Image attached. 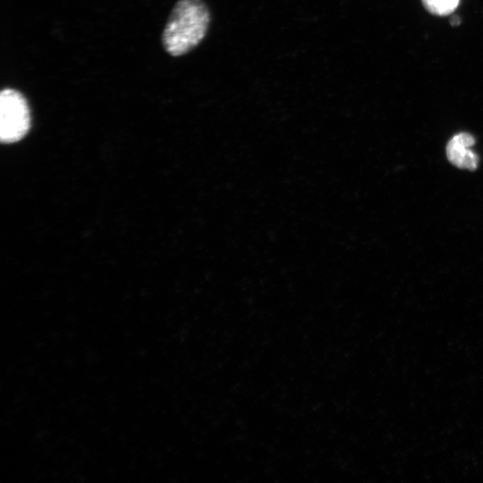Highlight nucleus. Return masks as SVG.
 <instances>
[{"label":"nucleus","mask_w":483,"mask_h":483,"mask_svg":"<svg viewBox=\"0 0 483 483\" xmlns=\"http://www.w3.org/2000/svg\"><path fill=\"white\" fill-rule=\"evenodd\" d=\"M210 13L203 0H179L162 33L164 49L172 56L185 55L207 34Z\"/></svg>","instance_id":"1"},{"label":"nucleus","mask_w":483,"mask_h":483,"mask_svg":"<svg viewBox=\"0 0 483 483\" xmlns=\"http://www.w3.org/2000/svg\"><path fill=\"white\" fill-rule=\"evenodd\" d=\"M474 143V137L468 132L454 135L446 146L449 162L458 168L475 170L479 164V157L470 149Z\"/></svg>","instance_id":"3"},{"label":"nucleus","mask_w":483,"mask_h":483,"mask_svg":"<svg viewBox=\"0 0 483 483\" xmlns=\"http://www.w3.org/2000/svg\"><path fill=\"white\" fill-rule=\"evenodd\" d=\"M451 23L453 25H458L460 23V18L459 17H453Z\"/></svg>","instance_id":"5"},{"label":"nucleus","mask_w":483,"mask_h":483,"mask_svg":"<svg viewBox=\"0 0 483 483\" xmlns=\"http://www.w3.org/2000/svg\"><path fill=\"white\" fill-rule=\"evenodd\" d=\"M30 127L27 99L19 90L4 88L0 93V139L3 143L21 140Z\"/></svg>","instance_id":"2"},{"label":"nucleus","mask_w":483,"mask_h":483,"mask_svg":"<svg viewBox=\"0 0 483 483\" xmlns=\"http://www.w3.org/2000/svg\"><path fill=\"white\" fill-rule=\"evenodd\" d=\"M422 3L431 13L446 15L457 7L459 0H422Z\"/></svg>","instance_id":"4"}]
</instances>
